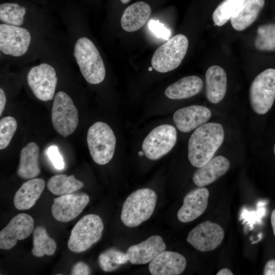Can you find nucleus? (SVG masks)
<instances>
[{
    "label": "nucleus",
    "instance_id": "1",
    "mask_svg": "<svg viewBox=\"0 0 275 275\" xmlns=\"http://www.w3.org/2000/svg\"><path fill=\"white\" fill-rule=\"evenodd\" d=\"M224 130L219 123H206L195 129L188 144V158L195 167L208 162L222 145Z\"/></svg>",
    "mask_w": 275,
    "mask_h": 275
},
{
    "label": "nucleus",
    "instance_id": "2",
    "mask_svg": "<svg viewBox=\"0 0 275 275\" xmlns=\"http://www.w3.org/2000/svg\"><path fill=\"white\" fill-rule=\"evenodd\" d=\"M156 201V193L150 188H141L132 193L123 203L122 222L128 227L138 226L152 215Z\"/></svg>",
    "mask_w": 275,
    "mask_h": 275
},
{
    "label": "nucleus",
    "instance_id": "3",
    "mask_svg": "<svg viewBox=\"0 0 275 275\" xmlns=\"http://www.w3.org/2000/svg\"><path fill=\"white\" fill-rule=\"evenodd\" d=\"M74 56L87 82L96 85L104 80L105 76L104 62L98 50L91 40L85 37L79 38L74 45Z\"/></svg>",
    "mask_w": 275,
    "mask_h": 275
},
{
    "label": "nucleus",
    "instance_id": "4",
    "mask_svg": "<svg viewBox=\"0 0 275 275\" xmlns=\"http://www.w3.org/2000/svg\"><path fill=\"white\" fill-rule=\"evenodd\" d=\"M103 228L102 220L99 215H85L72 228L68 241V249L76 253L86 251L100 240Z\"/></svg>",
    "mask_w": 275,
    "mask_h": 275
},
{
    "label": "nucleus",
    "instance_id": "5",
    "mask_svg": "<svg viewBox=\"0 0 275 275\" xmlns=\"http://www.w3.org/2000/svg\"><path fill=\"white\" fill-rule=\"evenodd\" d=\"M87 141L94 161L100 165L107 163L112 159L116 139L111 128L103 122H96L89 128Z\"/></svg>",
    "mask_w": 275,
    "mask_h": 275
},
{
    "label": "nucleus",
    "instance_id": "6",
    "mask_svg": "<svg viewBox=\"0 0 275 275\" xmlns=\"http://www.w3.org/2000/svg\"><path fill=\"white\" fill-rule=\"evenodd\" d=\"M188 46V40L185 36H174L155 51L151 60L152 67L160 73L175 69L183 60Z\"/></svg>",
    "mask_w": 275,
    "mask_h": 275
},
{
    "label": "nucleus",
    "instance_id": "7",
    "mask_svg": "<svg viewBox=\"0 0 275 275\" xmlns=\"http://www.w3.org/2000/svg\"><path fill=\"white\" fill-rule=\"evenodd\" d=\"M249 97L256 114L264 115L269 111L275 100L274 69H267L256 76L250 87Z\"/></svg>",
    "mask_w": 275,
    "mask_h": 275
},
{
    "label": "nucleus",
    "instance_id": "8",
    "mask_svg": "<svg viewBox=\"0 0 275 275\" xmlns=\"http://www.w3.org/2000/svg\"><path fill=\"white\" fill-rule=\"evenodd\" d=\"M51 122L56 131L64 138L72 133L78 123V112L70 97L63 91L55 95L51 108Z\"/></svg>",
    "mask_w": 275,
    "mask_h": 275
},
{
    "label": "nucleus",
    "instance_id": "9",
    "mask_svg": "<svg viewBox=\"0 0 275 275\" xmlns=\"http://www.w3.org/2000/svg\"><path fill=\"white\" fill-rule=\"evenodd\" d=\"M177 141V131L171 125H159L147 135L142 144L145 156L150 160H157L169 153Z\"/></svg>",
    "mask_w": 275,
    "mask_h": 275
},
{
    "label": "nucleus",
    "instance_id": "10",
    "mask_svg": "<svg viewBox=\"0 0 275 275\" xmlns=\"http://www.w3.org/2000/svg\"><path fill=\"white\" fill-rule=\"evenodd\" d=\"M27 82L35 96L43 101L54 96L57 77L54 68L46 63L33 67L27 74Z\"/></svg>",
    "mask_w": 275,
    "mask_h": 275
},
{
    "label": "nucleus",
    "instance_id": "11",
    "mask_svg": "<svg viewBox=\"0 0 275 275\" xmlns=\"http://www.w3.org/2000/svg\"><path fill=\"white\" fill-rule=\"evenodd\" d=\"M224 237V231L219 225L206 221L189 232L186 241L196 250L205 252L216 249Z\"/></svg>",
    "mask_w": 275,
    "mask_h": 275
},
{
    "label": "nucleus",
    "instance_id": "12",
    "mask_svg": "<svg viewBox=\"0 0 275 275\" xmlns=\"http://www.w3.org/2000/svg\"><path fill=\"white\" fill-rule=\"evenodd\" d=\"M31 36L28 30L24 28L0 24V50L6 55L20 57L28 50Z\"/></svg>",
    "mask_w": 275,
    "mask_h": 275
},
{
    "label": "nucleus",
    "instance_id": "13",
    "mask_svg": "<svg viewBox=\"0 0 275 275\" xmlns=\"http://www.w3.org/2000/svg\"><path fill=\"white\" fill-rule=\"evenodd\" d=\"M89 196L85 193L69 194L53 199L51 211L57 221L67 223L77 217L88 204Z\"/></svg>",
    "mask_w": 275,
    "mask_h": 275
},
{
    "label": "nucleus",
    "instance_id": "14",
    "mask_svg": "<svg viewBox=\"0 0 275 275\" xmlns=\"http://www.w3.org/2000/svg\"><path fill=\"white\" fill-rule=\"evenodd\" d=\"M34 220L32 216L20 213L14 216L0 232V248L9 250L17 240L28 238L34 231Z\"/></svg>",
    "mask_w": 275,
    "mask_h": 275
},
{
    "label": "nucleus",
    "instance_id": "15",
    "mask_svg": "<svg viewBox=\"0 0 275 275\" xmlns=\"http://www.w3.org/2000/svg\"><path fill=\"white\" fill-rule=\"evenodd\" d=\"M209 196L208 190L203 187H199L188 193L177 212L178 220L186 223L201 216L207 207Z\"/></svg>",
    "mask_w": 275,
    "mask_h": 275
},
{
    "label": "nucleus",
    "instance_id": "16",
    "mask_svg": "<svg viewBox=\"0 0 275 275\" xmlns=\"http://www.w3.org/2000/svg\"><path fill=\"white\" fill-rule=\"evenodd\" d=\"M211 116L207 107L193 105L180 108L174 114L173 120L179 130L188 132L205 124Z\"/></svg>",
    "mask_w": 275,
    "mask_h": 275
},
{
    "label": "nucleus",
    "instance_id": "17",
    "mask_svg": "<svg viewBox=\"0 0 275 275\" xmlns=\"http://www.w3.org/2000/svg\"><path fill=\"white\" fill-rule=\"evenodd\" d=\"M166 249L162 238L153 235L140 243L130 246L126 253L131 264H145L151 262Z\"/></svg>",
    "mask_w": 275,
    "mask_h": 275
},
{
    "label": "nucleus",
    "instance_id": "18",
    "mask_svg": "<svg viewBox=\"0 0 275 275\" xmlns=\"http://www.w3.org/2000/svg\"><path fill=\"white\" fill-rule=\"evenodd\" d=\"M186 266V260L183 255L164 250L150 262L149 270L152 275H178Z\"/></svg>",
    "mask_w": 275,
    "mask_h": 275
},
{
    "label": "nucleus",
    "instance_id": "19",
    "mask_svg": "<svg viewBox=\"0 0 275 275\" xmlns=\"http://www.w3.org/2000/svg\"><path fill=\"white\" fill-rule=\"evenodd\" d=\"M230 167L229 160L222 155L212 157L208 162L195 172L193 177L198 187L208 185L224 175Z\"/></svg>",
    "mask_w": 275,
    "mask_h": 275
},
{
    "label": "nucleus",
    "instance_id": "20",
    "mask_svg": "<svg viewBox=\"0 0 275 275\" xmlns=\"http://www.w3.org/2000/svg\"><path fill=\"white\" fill-rule=\"evenodd\" d=\"M45 185V181L42 178H34L23 183L14 196L15 208L19 210L32 208L41 195Z\"/></svg>",
    "mask_w": 275,
    "mask_h": 275
},
{
    "label": "nucleus",
    "instance_id": "21",
    "mask_svg": "<svg viewBox=\"0 0 275 275\" xmlns=\"http://www.w3.org/2000/svg\"><path fill=\"white\" fill-rule=\"evenodd\" d=\"M206 96L212 103L216 104L224 98L227 90V78L225 70L220 66H210L205 74Z\"/></svg>",
    "mask_w": 275,
    "mask_h": 275
},
{
    "label": "nucleus",
    "instance_id": "22",
    "mask_svg": "<svg viewBox=\"0 0 275 275\" xmlns=\"http://www.w3.org/2000/svg\"><path fill=\"white\" fill-rule=\"evenodd\" d=\"M151 13V8L146 3H133L124 11L121 18V26L126 32L138 31L147 22Z\"/></svg>",
    "mask_w": 275,
    "mask_h": 275
},
{
    "label": "nucleus",
    "instance_id": "23",
    "mask_svg": "<svg viewBox=\"0 0 275 275\" xmlns=\"http://www.w3.org/2000/svg\"><path fill=\"white\" fill-rule=\"evenodd\" d=\"M39 154V147L34 142L29 143L21 149L17 170V175L20 178L31 179L40 174Z\"/></svg>",
    "mask_w": 275,
    "mask_h": 275
},
{
    "label": "nucleus",
    "instance_id": "24",
    "mask_svg": "<svg viewBox=\"0 0 275 275\" xmlns=\"http://www.w3.org/2000/svg\"><path fill=\"white\" fill-rule=\"evenodd\" d=\"M203 86V81L199 77L187 76L170 85L166 89L164 94L171 99H186L199 93Z\"/></svg>",
    "mask_w": 275,
    "mask_h": 275
},
{
    "label": "nucleus",
    "instance_id": "25",
    "mask_svg": "<svg viewBox=\"0 0 275 275\" xmlns=\"http://www.w3.org/2000/svg\"><path fill=\"white\" fill-rule=\"evenodd\" d=\"M264 3V0H245L230 19L232 27L238 31L246 29L257 18Z\"/></svg>",
    "mask_w": 275,
    "mask_h": 275
},
{
    "label": "nucleus",
    "instance_id": "26",
    "mask_svg": "<svg viewBox=\"0 0 275 275\" xmlns=\"http://www.w3.org/2000/svg\"><path fill=\"white\" fill-rule=\"evenodd\" d=\"M84 186V183L77 180L73 175H55L51 177L47 183L49 191L57 196L71 194L81 189Z\"/></svg>",
    "mask_w": 275,
    "mask_h": 275
},
{
    "label": "nucleus",
    "instance_id": "27",
    "mask_svg": "<svg viewBox=\"0 0 275 275\" xmlns=\"http://www.w3.org/2000/svg\"><path fill=\"white\" fill-rule=\"evenodd\" d=\"M55 241L48 235L46 229L43 226H38L33 231V255L37 257L45 255H53L56 250Z\"/></svg>",
    "mask_w": 275,
    "mask_h": 275
},
{
    "label": "nucleus",
    "instance_id": "28",
    "mask_svg": "<svg viewBox=\"0 0 275 275\" xmlns=\"http://www.w3.org/2000/svg\"><path fill=\"white\" fill-rule=\"evenodd\" d=\"M245 0H224L214 11L212 19L218 26L225 24L236 14Z\"/></svg>",
    "mask_w": 275,
    "mask_h": 275
},
{
    "label": "nucleus",
    "instance_id": "29",
    "mask_svg": "<svg viewBox=\"0 0 275 275\" xmlns=\"http://www.w3.org/2000/svg\"><path fill=\"white\" fill-rule=\"evenodd\" d=\"M25 13V8L17 4L5 3L0 5V19L4 23L21 26Z\"/></svg>",
    "mask_w": 275,
    "mask_h": 275
},
{
    "label": "nucleus",
    "instance_id": "30",
    "mask_svg": "<svg viewBox=\"0 0 275 275\" xmlns=\"http://www.w3.org/2000/svg\"><path fill=\"white\" fill-rule=\"evenodd\" d=\"M128 261L126 253L114 249L105 251L101 253L98 257L100 268L106 272L113 271Z\"/></svg>",
    "mask_w": 275,
    "mask_h": 275
},
{
    "label": "nucleus",
    "instance_id": "31",
    "mask_svg": "<svg viewBox=\"0 0 275 275\" xmlns=\"http://www.w3.org/2000/svg\"><path fill=\"white\" fill-rule=\"evenodd\" d=\"M255 47L262 51L275 50V23L260 25L257 31Z\"/></svg>",
    "mask_w": 275,
    "mask_h": 275
},
{
    "label": "nucleus",
    "instance_id": "32",
    "mask_svg": "<svg viewBox=\"0 0 275 275\" xmlns=\"http://www.w3.org/2000/svg\"><path fill=\"white\" fill-rule=\"evenodd\" d=\"M17 127L14 118L7 116L0 120V149H5L9 145Z\"/></svg>",
    "mask_w": 275,
    "mask_h": 275
},
{
    "label": "nucleus",
    "instance_id": "33",
    "mask_svg": "<svg viewBox=\"0 0 275 275\" xmlns=\"http://www.w3.org/2000/svg\"><path fill=\"white\" fill-rule=\"evenodd\" d=\"M149 28L158 38L168 40L171 36L170 31L158 20H150Z\"/></svg>",
    "mask_w": 275,
    "mask_h": 275
},
{
    "label": "nucleus",
    "instance_id": "34",
    "mask_svg": "<svg viewBox=\"0 0 275 275\" xmlns=\"http://www.w3.org/2000/svg\"><path fill=\"white\" fill-rule=\"evenodd\" d=\"M47 155L56 169H64L65 165L64 159L57 146L54 145L50 146L47 149Z\"/></svg>",
    "mask_w": 275,
    "mask_h": 275
},
{
    "label": "nucleus",
    "instance_id": "35",
    "mask_svg": "<svg viewBox=\"0 0 275 275\" xmlns=\"http://www.w3.org/2000/svg\"><path fill=\"white\" fill-rule=\"evenodd\" d=\"M91 272L89 266L85 262L79 261L74 264L72 267L71 274L88 275Z\"/></svg>",
    "mask_w": 275,
    "mask_h": 275
},
{
    "label": "nucleus",
    "instance_id": "36",
    "mask_svg": "<svg viewBox=\"0 0 275 275\" xmlns=\"http://www.w3.org/2000/svg\"><path fill=\"white\" fill-rule=\"evenodd\" d=\"M264 275H275V259H270L266 263L263 271Z\"/></svg>",
    "mask_w": 275,
    "mask_h": 275
},
{
    "label": "nucleus",
    "instance_id": "37",
    "mask_svg": "<svg viewBox=\"0 0 275 275\" xmlns=\"http://www.w3.org/2000/svg\"><path fill=\"white\" fill-rule=\"evenodd\" d=\"M6 103V96L4 91L3 89L0 88V116L2 114L5 109V107Z\"/></svg>",
    "mask_w": 275,
    "mask_h": 275
},
{
    "label": "nucleus",
    "instance_id": "38",
    "mask_svg": "<svg viewBox=\"0 0 275 275\" xmlns=\"http://www.w3.org/2000/svg\"><path fill=\"white\" fill-rule=\"evenodd\" d=\"M216 275H233V273L228 268H224L219 270Z\"/></svg>",
    "mask_w": 275,
    "mask_h": 275
},
{
    "label": "nucleus",
    "instance_id": "39",
    "mask_svg": "<svg viewBox=\"0 0 275 275\" xmlns=\"http://www.w3.org/2000/svg\"><path fill=\"white\" fill-rule=\"evenodd\" d=\"M271 225L272 226L273 234L275 236V209L273 210L270 217Z\"/></svg>",
    "mask_w": 275,
    "mask_h": 275
},
{
    "label": "nucleus",
    "instance_id": "40",
    "mask_svg": "<svg viewBox=\"0 0 275 275\" xmlns=\"http://www.w3.org/2000/svg\"><path fill=\"white\" fill-rule=\"evenodd\" d=\"M121 2H122L123 4H127L128 3L130 0H120Z\"/></svg>",
    "mask_w": 275,
    "mask_h": 275
},
{
    "label": "nucleus",
    "instance_id": "41",
    "mask_svg": "<svg viewBox=\"0 0 275 275\" xmlns=\"http://www.w3.org/2000/svg\"><path fill=\"white\" fill-rule=\"evenodd\" d=\"M138 154L140 156H142L144 154V153L143 151H140L139 152Z\"/></svg>",
    "mask_w": 275,
    "mask_h": 275
},
{
    "label": "nucleus",
    "instance_id": "42",
    "mask_svg": "<svg viewBox=\"0 0 275 275\" xmlns=\"http://www.w3.org/2000/svg\"><path fill=\"white\" fill-rule=\"evenodd\" d=\"M273 152H274V153L275 154V144H274V147H273Z\"/></svg>",
    "mask_w": 275,
    "mask_h": 275
}]
</instances>
